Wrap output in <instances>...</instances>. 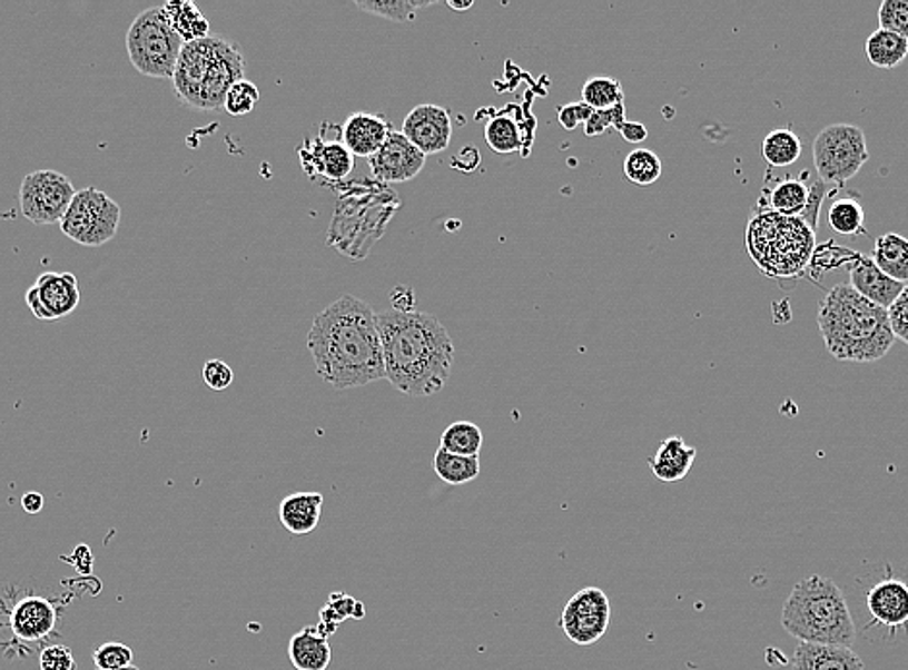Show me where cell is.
<instances>
[{"label":"cell","mask_w":908,"mask_h":670,"mask_svg":"<svg viewBox=\"0 0 908 670\" xmlns=\"http://www.w3.org/2000/svg\"><path fill=\"white\" fill-rule=\"evenodd\" d=\"M57 620H59V611L55 603L36 593H28L18 599L10 609L8 627L12 630L16 640L33 646L55 634Z\"/></svg>","instance_id":"obj_16"},{"label":"cell","mask_w":908,"mask_h":670,"mask_svg":"<svg viewBox=\"0 0 908 670\" xmlns=\"http://www.w3.org/2000/svg\"><path fill=\"white\" fill-rule=\"evenodd\" d=\"M246 60L240 45L225 37H206L184 43L176 62L178 99L196 110L225 109L228 89L244 80Z\"/></svg>","instance_id":"obj_4"},{"label":"cell","mask_w":908,"mask_h":670,"mask_svg":"<svg viewBox=\"0 0 908 670\" xmlns=\"http://www.w3.org/2000/svg\"><path fill=\"white\" fill-rule=\"evenodd\" d=\"M763 159L768 160L771 167H791L802 155V144L799 136L789 128L769 131L762 144Z\"/></svg>","instance_id":"obj_29"},{"label":"cell","mask_w":908,"mask_h":670,"mask_svg":"<svg viewBox=\"0 0 908 670\" xmlns=\"http://www.w3.org/2000/svg\"><path fill=\"white\" fill-rule=\"evenodd\" d=\"M440 446L458 456H480L484 446V431L466 420L451 423L441 435Z\"/></svg>","instance_id":"obj_30"},{"label":"cell","mask_w":908,"mask_h":670,"mask_svg":"<svg viewBox=\"0 0 908 670\" xmlns=\"http://www.w3.org/2000/svg\"><path fill=\"white\" fill-rule=\"evenodd\" d=\"M391 302L396 312H414V292L406 286H398L395 292H391Z\"/></svg>","instance_id":"obj_46"},{"label":"cell","mask_w":908,"mask_h":670,"mask_svg":"<svg viewBox=\"0 0 908 670\" xmlns=\"http://www.w3.org/2000/svg\"><path fill=\"white\" fill-rule=\"evenodd\" d=\"M619 134L623 136L626 144H634V146H636V144H642V141L648 139V128H645L642 122H629V120H626V122L621 126Z\"/></svg>","instance_id":"obj_47"},{"label":"cell","mask_w":908,"mask_h":670,"mask_svg":"<svg viewBox=\"0 0 908 670\" xmlns=\"http://www.w3.org/2000/svg\"><path fill=\"white\" fill-rule=\"evenodd\" d=\"M433 470L443 483L458 487L477 480L482 472V462L480 456H458L440 446L433 456Z\"/></svg>","instance_id":"obj_25"},{"label":"cell","mask_w":908,"mask_h":670,"mask_svg":"<svg viewBox=\"0 0 908 670\" xmlns=\"http://www.w3.org/2000/svg\"><path fill=\"white\" fill-rule=\"evenodd\" d=\"M120 217V205L112 197L97 188H83L76 191L60 230L80 246L99 248L117 236Z\"/></svg>","instance_id":"obj_9"},{"label":"cell","mask_w":908,"mask_h":670,"mask_svg":"<svg viewBox=\"0 0 908 670\" xmlns=\"http://www.w3.org/2000/svg\"><path fill=\"white\" fill-rule=\"evenodd\" d=\"M120 670H140V669H138V667H136V664H130V667H126V669H120Z\"/></svg>","instance_id":"obj_50"},{"label":"cell","mask_w":908,"mask_h":670,"mask_svg":"<svg viewBox=\"0 0 908 670\" xmlns=\"http://www.w3.org/2000/svg\"><path fill=\"white\" fill-rule=\"evenodd\" d=\"M356 7L369 14L379 16L391 22H411L418 14L414 0H358Z\"/></svg>","instance_id":"obj_36"},{"label":"cell","mask_w":908,"mask_h":670,"mask_svg":"<svg viewBox=\"0 0 908 670\" xmlns=\"http://www.w3.org/2000/svg\"><path fill=\"white\" fill-rule=\"evenodd\" d=\"M259 102V89L256 83L244 80L236 81L233 88L228 89L227 99H225V110L233 117H244L249 115L251 110L256 109Z\"/></svg>","instance_id":"obj_38"},{"label":"cell","mask_w":908,"mask_h":670,"mask_svg":"<svg viewBox=\"0 0 908 670\" xmlns=\"http://www.w3.org/2000/svg\"><path fill=\"white\" fill-rule=\"evenodd\" d=\"M385 380L408 396H432L445 388L453 372L454 346L447 328L424 312L377 314Z\"/></svg>","instance_id":"obj_2"},{"label":"cell","mask_w":908,"mask_h":670,"mask_svg":"<svg viewBox=\"0 0 908 670\" xmlns=\"http://www.w3.org/2000/svg\"><path fill=\"white\" fill-rule=\"evenodd\" d=\"M68 176L57 170H36L23 178L20 186V207L23 217L33 225H57L67 215L76 196Z\"/></svg>","instance_id":"obj_10"},{"label":"cell","mask_w":908,"mask_h":670,"mask_svg":"<svg viewBox=\"0 0 908 670\" xmlns=\"http://www.w3.org/2000/svg\"><path fill=\"white\" fill-rule=\"evenodd\" d=\"M201 377L206 381V385L211 391H227L228 386L233 385L235 381V372L230 365L220 362V359H207L204 367H201Z\"/></svg>","instance_id":"obj_43"},{"label":"cell","mask_w":908,"mask_h":670,"mask_svg":"<svg viewBox=\"0 0 908 670\" xmlns=\"http://www.w3.org/2000/svg\"><path fill=\"white\" fill-rule=\"evenodd\" d=\"M425 155L404 138L403 131H391L382 149L369 159V168L377 180L385 184L408 183L422 173Z\"/></svg>","instance_id":"obj_15"},{"label":"cell","mask_w":908,"mask_h":670,"mask_svg":"<svg viewBox=\"0 0 908 670\" xmlns=\"http://www.w3.org/2000/svg\"><path fill=\"white\" fill-rule=\"evenodd\" d=\"M872 262L881 273L901 285L908 283V240L897 233L881 234L872 249Z\"/></svg>","instance_id":"obj_23"},{"label":"cell","mask_w":908,"mask_h":670,"mask_svg":"<svg viewBox=\"0 0 908 670\" xmlns=\"http://www.w3.org/2000/svg\"><path fill=\"white\" fill-rule=\"evenodd\" d=\"M849 275L850 288L884 309H889L905 288V285L881 273L872 257L868 256H858L855 265L850 267Z\"/></svg>","instance_id":"obj_18"},{"label":"cell","mask_w":908,"mask_h":670,"mask_svg":"<svg viewBox=\"0 0 908 670\" xmlns=\"http://www.w3.org/2000/svg\"><path fill=\"white\" fill-rule=\"evenodd\" d=\"M485 141L495 154H514L521 149V131L519 126L514 125V120L505 115H499L491 118L485 126Z\"/></svg>","instance_id":"obj_34"},{"label":"cell","mask_w":908,"mask_h":670,"mask_svg":"<svg viewBox=\"0 0 908 670\" xmlns=\"http://www.w3.org/2000/svg\"><path fill=\"white\" fill-rule=\"evenodd\" d=\"M792 670H865V661L852 648L799 643L791 659Z\"/></svg>","instance_id":"obj_19"},{"label":"cell","mask_w":908,"mask_h":670,"mask_svg":"<svg viewBox=\"0 0 908 670\" xmlns=\"http://www.w3.org/2000/svg\"><path fill=\"white\" fill-rule=\"evenodd\" d=\"M391 125L382 115L356 112L343 125V144L354 157L372 159L391 136Z\"/></svg>","instance_id":"obj_17"},{"label":"cell","mask_w":908,"mask_h":670,"mask_svg":"<svg viewBox=\"0 0 908 670\" xmlns=\"http://www.w3.org/2000/svg\"><path fill=\"white\" fill-rule=\"evenodd\" d=\"M354 155L343 141H317L312 154V162L317 175L329 180H343L354 168Z\"/></svg>","instance_id":"obj_26"},{"label":"cell","mask_w":908,"mask_h":670,"mask_svg":"<svg viewBox=\"0 0 908 670\" xmlns=\"http://www.w3.org/2000/svg\"><path fill=\"white\" fill-rule=\"evenodd\" d=\"M810 199V186L799 178H784L768 194V209L784 217H800Z\"/></svg>","instance_id":"obj_27"},{"label":"cell","mask_w":908,"mask_h":670,"mask_svg":"<svg viewBox=\"0 0 908 670\" xmlns=\"http://www.w3.org/2000/svg\"><path fill=\"white\" fill-rule=\"evenodd\" d=\"M447 7L451 8V10H456V12H466V10L474 7V0H464V2H461V0H448Z\"/></svg>","instance_id":"obj_49"},{"label":"cell","mask_w":908,"mask_h":670,"mask_svg":"<svg viewBox=\"0 0 908 670\" xmlns=\"http://www.w3.org/2000/svg\"><path fill=\"white\" fill-rule=\"evenodd\" d=\"M366 617V609L356 601V599L346 595V593H330L327 605L319 611V622H327V624H343L345 620H362Z\"/></svg>","instance_id":"obj_35"},{"label":"cell","mask_w":908,"mask_h":670,"mask_svg":"<svg viewBox=\"0 0 908 670\" xmlns=\"http://www.w3.org/2000/svg\"><path fill=\"white\" fill-rule=\"evenodd\" d=\"M323 503L322 493L315 491L286 495L279 504L280 524L293 535H308L319 525Z\"/></svg>","instance_id":"obj_21"},{"label":"cell","mask_w":908,"mask_h":670,"mask_svg":"<svg viewBox=\"0 0 908 670\" xmlns=\"http://www.w3.org/2000/svg\"><path fill=\"white\" fill-rule=\"evenodd\" d=\"M592 115H594V109L588 107L586 102H569V105L559 107V125L563 126V130H576L580 125H586Z\"/></svg>","instance_id":"obj_44"},{"label":"cell","mask_w":908,"mask_h":670,"mask_svg":"<svg viewBox=\"0 0 908 670\" xmlns=\"http://www.w3.org/2000/svg\"><path fill=\"white\" fill-rule=\"evenodd\" d=\"M828 225L841 236L865 234V209L855 197H839L829 207Z\"/></svg>","instance_id":"obj_31"},{"label":"cell","mask_w":908,"mask_h":670,"mask_svg":"<svg viewBox=\"0 0 908 670\" xmlns=\"http://www.w3.org/2000/svg\"><path fill=\"white\" fill-rule=\"evenodd\" d=\"M866 609L870 624L866 632L876 630L886 640L908 635V582L895 575H886L866 593Z\"/></svg>","instance_id":"obj_12"},{"label":"cell","mask_w":908,"mask_h":670,"mask_svg":"<svg viewBox=\"0 0 908 670\" xmlns=\"http://www.w3.org/2000/svg\"><path fill=\"white\" fill-rule=\"evenodd\" d=\"M308 348L317 375L337 391L385 380L377 314L352 294L315 315Z\"/></svg>","instance_id":"obj_1"},{"label":"cell","mask_w":908,"mask_h":670,"mask_svg":"<svg viewBox=\"0 0 908 670\" xmlns=\"http://www.w3.org/2000/svg\"><path fill=\"white\" fill-rule=\"evenodd\" d=\"M165 12L184 43L209 37V20L191 0H170L165 4Z\"/></svg>","instance_id":"obj_24"},{"label":"cell","mask_w":908,"mask_h":670,"mask_svg":"<svg viewBox=\"0 0 908 670\" xmlns=\"http://www.w3.org/2000/svg\"><path fill=\"white\" fill-rule=\"evenodd\" d=\"M866 55L870 65L876 68H897L902 60L908 57V39L891 33V31L878 30L866 41Z\"/></svg>","instance_id":"obj_28"},{"label":"cell","mask_w":908,"mask_h":670,"mask_svg":"<svg viewBox=\"0 0 908 670\" xmlns=\"http://www.w3.org/2000/svg\"><path fill=\"white\" fill-rule=\"evenodd\" d=\"M182 47V37L172 28L165 7L144 10L136 16L126 33V51L130 62L147 78L172 80Z\"/></svg>","instance_id":"obj_7"},{"label":"cell","mask_w":908,"mask_h":670,"mask_svg":"<svg viewBox=\"0 0 908 670\" xmlns=\"http://www.w3.org/2000/svg\"><path fill=\"white\" fill-rule=\"evenodd\" d=\"M781 627L800 643L852 648L857 624L841 588L826 575L813 574L792 588L781 611Z\"/></svg>","instance_id":"obj_5"},{"label":"cell","mask_w":908,"mask_h":670,"mask_svg":"<svg viewBox=\"0 0 908 670\" xmlns=\"http://www.w3.org/2000/svg\"><path fill=\"white\" fill-rule=\"evenodd\" d=\"M818 325L829 354L839 362L872 364L894 348L889 315L849 285H837L821 299Z\"/></svg>","instance_id":"obj_3"},{"label":"cell","mask_w":908,"mask_h":670,"mask_svg":"<svg viewBox=\"0 0 908 670\" xmlns=\"http://www.w3.org/2000/svg\"><path fill=\"white\" fill-rule=\"evenodd\" d=\"M826 191H828V184H823L821 180L810 186V199H808L805 213L800 215V219L805 220L813 233L818 230V215H820L821 199L826 196Z\"/></svg>","instance_id":"obj_45"},{"label":"cell","mask_w":908,"mask_h":670,"mask_svg":"<svg viewBox=\"0 0 908 670\" xmlns=\"http://www.w3.org/2000/svg\"><path fill=\"white\" fill-rule=\"evenodd\" d=\"M624 122H626V110H624L623 102V105H616L613 109L594 110V115L584 125V131L590 138H595V136H601L611 128L616 131L621 130Z\"/></svg>","instance_id":"obj_40"},{"label":"cell","mask_w":908,"mask_h":670,"mask_svg":"<svg viewBox=\"0 0 908 670\" xmlns=\"http://www.w3.org/2000/svg\"><path fill=\"white\" fill-rule=\"evenodd\" d=\"M403 134L425 157L441 154L453 138V120L445 107L418 105L404 118Z\"/></svg>","instance_id":"obj_14"},{"label":"cell","mask_w":908,"mask_h":670,"mask_svg":"<svg viewBox=\"0 0 908 670\" xmlns=\"http://www.w3.org/2000/svg\"><path fill=\"white\" fill-rule=\"evenodd\" d=\"M582 102L594 110H608L623 105V83L611 76H592L582 88Z\"/></svg>","instance_id":"obj_32"},{"label":"cell","mask_w":908,"mask_h":670,"mask_svg":"<svg viewBox=\"0 0 908 670\" xmlns=\"http://www.w3.org/2000/svg\"><path fill=\"white\" fill-rule=\"evenodd\" d=\"M26 304L39 321H57L80 306V286L72 273H43L26 292Z\"/></svg>","instance_id":"obj_13"},{"label":"cell","mask_w":908,"mask_h":670,"mask_svg":"<svg viewBox=\"0 0 908 670\" xmlns=\"http://www.w3.org/2000/svg\"><path fill=\"white\" fill-rule=\"evenodd\" d=\"M813 167L828 186H841L860 173L870 159L866 134L855 125H831L816 136L812 146Z\"/></svg>","instance_id":"obj_8"},{"label":"cell","mask_w":908,"mask_h":670,"mask_svg":"<svg viewBox=\"0 0 908 670\" xmlns=\"http://www.w3.org/2000/svg\"><path fill=\"white\" fill-rule=\"evenodd\" d=\"M887 315H889V325H891L895 338L902 341L908 346V285H905L901 294L889 306Z\"/></svg>","instance_id":"obj_42"},{"label":"cell","mask_w":908,"mask_h":670,"mask_svg":"<svg viewBox=\"0 0 908 670\" xmlns=\"http://www.w3.org/2000/svg\"><path fill=\"white\" fill-rule=\"evenodd\" d=\"M288 659L296 670H327L333 649L327 638L317 634V628H302L288 641Z\"/></svg>","instance_id":"obj_22"},{"label":"cell","mask_w":908,"mask_h":670,"mask_svg":"<svg viewBox=\"0 0 908 670\" xmlns=\"http://www.w3.org/2000/svg\"><path fill=\"white\" fill-rule=\"evenodd\" d=\"M747 248L766 277H800L812 262L816 233L800 217L762 211L748 223Z\"/></svg>","instance_id":"obj_6"},{"label":"cell","mask_w":908,"mask_h":670,"mask_svg":"<svg viewBox=\"0 0 908 670\" xmlns=\"http://www.w3.org/2000/svg\"><path fill=\"white\" fill-rule=\"evenodd\" d=\"M559 627L576 646H594L611 627V603L600 588H582L576 591L561 612Z\"/></svg>","instance_id":"obj_11"},{"label":"cell","mask_w":908,"mask_h":670,"mask_svg":"<svg viewBox=\"0 0 908 670\" xmlns=\"http://www.w3.org/2000/svg\"><path fill=\"white\" fill-rule=\"evenodd\" d=\"M697 449L687 445L682 437H669L661 443L652 459L648 460L655 480L663 483H679L690 474L697 460Z\"/></svg>","instance_id":"obj_20"},{"label":"cell","mask_w":908,"mask_h":670,"mask_svg":"<svg viewBox=\"0 0 908 670\" xmlns=\"http://www.w3.org/2000/svg\"><path fill=\"white\" fill-rule=\"evenodd\" d=\"M91 659L97 670H120L134 663V651L130 646L120 641H107L93 649Z\"/></svg>","instance_id":"obj_37"},{"label":"cell","mask_w":908,"mask_h":670,"mask_svg":"<svg viewBox=\"0 0 908 670\" xmlns=\"http://www.w3.org/2000/svg\"><path fill=\"white\" fill-rule=\"evenodd\" d=\"M623 170L626 180L640 188H648L660 180L663 165L660 155L653 154L650 149H634L626 155Z\"/></svg>","instance_id":"obj_33"},{"label":"cell","mask_w":908,"mask_h":670,"mask_svg":"<svg viewBox=\"0 0 908 670\" xmlns=\"http://www.w3.org/2000/svg\"><path fill=\"white\" fill-rule=\"evenodd\" d=\"M39 669L41 670H76V659L72 649L68 646H45L39 657Z\"/></svg>","instance_id":"obj_41"},{"label":"cell","mask_w":908,"mask_h":670,"mask_svg":"<svg viewBox=\"0 0 908 670\" xmlns=\"http://www.w3.org/2000/svg\"><path fill=\"white\" fill-rule=\"evenodd\" d=\"M879 30L908 39V0H884L878 12Z\"/></svg>","instance_id":"obj_39"},{"label":"cell","mask_w":908,"mask_h":670,"mask_svg":"<svg viewBox=\"0 0 908 670\" xmlns=\"http://www.w3.org/2000/svg\"><path fill=\"white\" fill-rule=\"evenodd\" d=\"M22 506L23 511L28 512V514H39V512L43 511L45 506L43 495L37 493V491L26 493V495L22 496Z\"/></svg>","instance_id":"obj_48"}]
</instances>
